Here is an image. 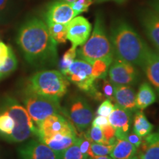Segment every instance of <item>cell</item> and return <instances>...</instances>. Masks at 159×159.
Segmentation results:
<instances>
[{
	"label": "cell",
	"instance_id": "cell-18",
	"mask_svg": "<svg viewBox=\"0 0 159 159\" xmlns=\"http://www.w3.org/2000/svg\"><path fill=\"white\" fill-rule=\"evenodd\" d=\"M136 152L139 159H159V134H150L143 137Z\"/></svg>",
	"mask_w": 159,
	"mask_h": 159
},
{
	"label": "cell",
	"instance_id": "cell-23",
	"mask_svg": "<svg viewBox=\"0 0 159 159\" xmlns=\"http://www.w3.org/2000/svg\"><path fill=\"white\" fill-rule=\"evenodd\" d=\"M15 128V121L11 115L2 108L0 112V136L8 140Z\"/></svg>",
	"mask_w": 159,
	"mask_h": 159
},
{
	"label": "cell",
	"instance_id": "cell-2",
	"mask_svg": "<svg viewBox=\"0 0 159 159\" xmlns=\"http://www.w3.org/2000/svg\"><path fill=\"white\" fill-rule=\"evenodd\" d=\"M110 41L114 57L134 66H142L150 49L139 33L122 19L111 25Z\"/></svg>",
	"mask_w": 159,
	"mask_h": 159
},
{
	"label": "cell",
	"instance_id": "cell-44",
	"mask_svg": "<svg viewBox=\"0 0 159 159\" xmlns=\"http://www.w3.org/2000/svg\"><path fill=\"white\" fill-rule=\"evenodd\" d=\"M128 159H139V157H138V156H134L131 157V158H128Z\"/></svg>",
	"mask_w": 159,
	"mask_h": 159
},
{
	"label": "cell",
	"instance_id": "cell-45",
	"mask_svg": "<svg viewBox=\"0 0 159 159\" xmlns=\"http://www.w3.org/2000/svg\"><path fill=\"white\" fill-rule=\"evenodd\" d=\"M0 158H1V154H0Z\"/></svg>",
	"mask_w": 159,
	"mask_h": 159
},
{
	"label": "cell",
	"instance_id": "cell-1",
	"mask_svg": "<svg viewBox=\"0 0 159 159\" xmlns=\"http://www.w3.org/2000/svg\"><path fill=\"white\" fill-rule=\"evenodd\" d=\"M17 43L25 59L32 65L43 66L56 62L57 43L42 20L33 18L25 23L19 31Z\"/></svg>",
	"mask_w": 159,
	"mask_h": 159
},
{
	"label": "cell",
	"instance_id": "cell-27",
	"mask_svg": "<svg viewBox=\"0 0 159 159\" xmlns=\"http://www.w3.org/2000/svg\"><path fill=\"white\" fill-rule=\"evenodd\" d=\"M89 156L83 153L79 146V136L71 146L62 152V159H88Z\"/></svg>",
	"mask_w": 159,
	"mask_h": 159
},
{
	"label": "cell",
	"instance_id": "cell-22",
	"mask_svg": "<svg viewBox=\"0 0 159 159\" xmlns=\"http://www.w3.org/2000/svg\"><path fill=\"white\" fill-rule=\"evenodd\" d=\"M153 129V125L149 122L148 118L142 111H138L134 120V132L141 137L148 136Z\"/></svg>",
	"mask_w": 159,
	"mask_h": 159
},
{
	"label": "cell",
	"instance_id": "cell-24",
	"mask_svg": "<svg viewBox=\"0 0 159 159\" xmlns=\"http://www.w3.org/2000/svg\"><path fill=\"white\" fill-rule=\"evenodd\" d=\"M49 34L57 43H65L67 40V24H48Z\"/></svg>",
	"mask_w": 159,
	"mask_h": 159
},
{
	"label": "cell",
	"instance_id": "cell-13",
	"mask_svg": "<svg viewBox=\"0 0 159 159\" xmlns=\"http://www.w3.org/2000/svg\"><path fill=\"white\" fill-rule=\"evenodd\" d=\"M77 14L71 4L56 1L49 7L46 14V20L47 25L53 23L66 25Z\"/></svg>",
	"mask_w": 159,
	"mask_h": 159
},
{
	"label": "cell",
	"instance_id": "cell-42",
	"mask_svg": "<svg viewBox=\"0 0 159 159\" xmlns=\"http://www.w3.org/2000/svg\"><path fill=\"white\" fill-rule=\"evenodd\" d=\"M97 1L98 2H108V1H114L117 3L121 4L124 2L126 1V0H97Z\"/></svg>",
	"mask_w": 159,
	"mask_h": 159
},
{
	"label": "cell",
	"instance_id": "cell-12",
	"mask_svg": "<svg viewBox=\"0 0 159 159\" xmlns=\"http://www.w3.org/2000/svg\"><path fill=\"white\" fill-rule=\"evenodd\" d=\"M91 32V23L83 16H75L67 24V39L72 46H82L89 39Z\"/></svg>",
	"mask_w": 159,
	"mask_h": 159
},
{
	"label": "cell",
	"instance_id": "cell-4",
	"mask_svg": "<svg viewBox=\"0 0 159 159\" xmlns=\"http://www.w3.org/2000/svg\"><path fill=\"white\" fill-rule=\"evenodd\" d=\"M69 86V80L61 71L43 70L30 78L27 89L41 96L59 100L66 94Z\"/></svg>",
	"mask_w": 159,
	"mask_h": 159
},
{
	"label": "cell",
	"instance_id": "cell-10",
	"mask_svg": "<svg viewBox=\"0 0 159 159\" xmlns=\"http://www.w3.org/2000/svg\"><path fill=\"white\" fill-rule=\"evenodd\" d=\"M138 70L132 63L114 57L108 69L110 81L114 85H134L138 80Z\"/></svg>",
	"mask_w": 159,
	"mask_h": 159
},
{
	"label": "cell",
	"instance_id": "cell-6",
	"mask_svg": "<svg viewBox=\"0 0 159 159\" xmlns=\"http://www.w3.org/2000/svg\"><path fill=\"white\" fill-rule=\"evenodd\" d=\"M23 102L26 110L36 127L50 115L62 113L58 99L41 96L27 89L25 91Z\"/></svg>",
	"mask_w": 159,
	"mask_h": 159
},
{
	"label": "cell",
	"instance_id": "cell-16",
	"mask_svg": "<svg viewBox=\"0 0 159 159\" xmlns=\"http://www.w3.org/2000/svg\"><path fill=\"white\" fill-rule=\"evenodd\" d=\"M136 93L130 85H114V99L119 106L130 112L136 111Z\"/></svg>",
	"mask_w": 159,
	"mask_h": 159
},
{
	"label": "cell",
	"instance_id": "cell-17",
	"mask_svg": "<svg viewBox=\"0 0 159 159\" xmlns=\"http://www.w3.org/2000/svg\"><path fill=\"white\" fill-rule=\"evenodd\" d=\"M142 67L159 96V49L158 52L150 49Z\"/></svg>",
	"mask_w": 159,
	"mask_h": 159
},
{
	"label": "cell",
	"instance_id": "cell-39",
	"mask_svg": "<svg viewBox=\"0 0 159 159\" xmlns=\"http://www.w3.org/2000/svg\"><path fill=\"white\" fill-rule=\"evenodd\" d=\"M150 5L151 9L159 16V0H151Z\"/></svg>",
	"mask_w": 159,
	"mask_h": 159
},
{
	"label": "cell",
	"instance_id": "cell-3",
	"mask_svg": "<svg viewBox=\"0 0 159 159\" xmlns=\"http://www.w3.org/2000/svg\"><path fill=\"white\" fill-rule=\"evenodd\" d=\"M77 55L80 59L90 63L96 60H104L112 63L114 52L101 15L97 16L92 34L77 51Z\"/></svg>",
	"mask_w": 159,
	"mask_h": 159
},
{
	"label": "cell",
	"instance_id": "cell-9",
	"mask_svg": "<svg viewBox=\"0 0 159 159\" xmlns=\"http://www.w3.org/2000/svg\"><path fill=\"white\" fill-rule=\"evenodd\" d=\"M36 128V135L41 142L56 134L77 133L72 124L61 114H55L47 117Z\"/></svg>",
	"mask_w": 159,
	"mask_h": 159
},
{
	"label": "cell",
	"instance_id": "cell-32",
	"mask_svg": "<svg viewBox=\"0 0 159 159\" xmlns=\"http://www.w3.org/2000/svg\"><path fill=\"white\" fill-rule=\"evenodd\" d=\"M114 108V104H113L112 101L109 99H105L103 102L99 105L97 111V114L100 116L108 117L111 113Z\"/></svg>",
	"mask_w": 159,
	"mask_h": 159
},
{
	"label": "cell",
	"instance_id": "cell-46",
	"mask_svg": "<svg viewBox=\"0 0 159 159\" xmlns=\"http://www.w3.org/2000/svg\"><path fill=\"white\" fill-rule=\"evenodd\" d=\"M158 134H159V130H158Z\"/></svg>",
	"mask_w": 159,
	"mask_h": 159
},
{
	"label": "cell",
	"instance_id": "cell-28",
	"mask_svg": "<svg viewBox=\"0 0 159 159\" xmlns=\"http://www.w3.org/2000/svg\"><path fill=\"white\" fill-rule=\"evenodd\" d=\"M77 57V47L71 46L64 53L63 57H61V61L59 63V67L61 69V72L63 73L69 68V66L74 62V61Z\"/></svg>",
	"mask_w": 159,
	"mask_h": 159
},
{
	"label": "cell",
	"instance_id": "cell-34",
	"mask_svg": "<svg viewBox=\"0 0 159 159\" xmlns=\"http://www.w3.org/2000/svg\"><path fill=\"white\" fill-rule=\"evenodd\" d=\"M102 130L103 136L106 141L107 144H114V142H116V137H115V133L116 130L113 126L111 125H107V126L103 127L101 128Z\"/></svg>",
	"mask_w": 159,
	"mask_h": 159
},
{
	"label": "cell",
	"instance_id": "cell-36",
	"mask_svg": "<svg viewBox=\"0 0 159 159\" xmlns=\"http://www.w3.org/2000/svg\"><path fill=\"white\" fill-rule=\"evenodd\" d=\"M126 139L129 142H130L131 144H134L136 148H139V146H140L141 144H142V140H143L142 137L139 136L138 134H135L134 132L130 133V134H129L128 133V134L126 136Z\"/></svg>",
	"mask_w": 159,
	"mask_h": 159
},
{
	"label": "cell",
	"instance_id": "cell-15",
	"mask_svg": "<svg viewBox=\"0 0 159 159\" xmlns=\"http://www.w3.org/2000/svg\"><path fill=\"white\" fill-rule=\"evenodd\" d=\"M140 20L149 39L159 49V16L152 9L144 10Z\"/></svg>",
	"mask_w": 159,
	"mask_h": 159
},
{
	"label": "cell",
	"instance_id": "cell-33",
	"mask_svg": "<svg viewBox=\"0 0 159 159\" xmlns=\"http://www.w3.org/2000/svg\"><path fill=\"white\" fill-rule=\"evenodd\" d=\"M102 94L103 96L111 99V101L114 100V85L108 80V79H103V83L102 85Z\"/></svg>",
	"mask_w": 159,
	"mask_h": 159
},
{
	"label": "cell",
	"instance_id": "cell-31",
	"mask_svg": "<svg viewBox=\"0 0 159 159\" xmlns=\"http://www.w3.org/2000/svg\"><path fill=\"white\" fill-rule=\"evenodd\" d=\"M96 1L97 0H76L71 3V5L77 16L83 12H86L89 7Z\"/></svg>",
	"mask_w": 159,
	"mask_h": 159
},
{
	"label": "cell",
	"instance_id": "cell-19",
	"mask_svg": "<svg viewBox=\"0 0 159 159\" xmlns=\"http://www.w3.org/2000/svg\"><path fill=\"white\" fill-rule=\"evenodd\" d=\"M78 136L77 133L73 134H59L45 139L43 141L44 143L53 150L62 153L63 151L71 146L76 142Z\"/></svg>",
	"mask_w": 159,
	"mask_h": 159
},
{
	"label": "cell",
	"instance_id": "cell-43",
	"mask_svg": "<svg viewBox=\"0 0 159 159\" xmlns=\"http://www.w3.org/2000/svg\"><path fill=\"white\" fill-rule=\"evenodd\" d=\"M57 1H61V2H64L71 4L74 2L75 1H76V0H57Z\"/></svg>",
	"mask_w": 159,
	"mask_h": 159
},
{
	"label": "cell",
	"instance_id": "cell-21",
	"mask_svg": "<svg viewBox=\"0 0 159 159\" xmlns=\"http://www.w3.org/2000/svg\"><path fill=\"white\" fill-rule=\"evenodd\" d=\"M137 148L126 139H116L110 156L113 159H128L134 156Z\"/></svg>",
	"mask_w": 159,
	"mask_h": 159
},
{
	"label": "cell",
	"instance_id": "cell-26",
	"mask_svg": "<svg viewBox=\"0 0 159 159\" xmlns=\"http://www.w3.org/2000/svg\"><path fill=\"white\" fill-rule=\"evenodd\" d=\"M111 63L104 60H96L91 63L92 76L94 79H105L108 72V69Z\"/></svg>",
	"mask_w": 159,
	"mask_h": 159
},
{
	"label": "cell",
	"instance_id": "cell-11",
	"mask_svg": "<svg viewBox=\"0 0 159 159\" xmlns=\"http://www.w3.org/2000/svg\"><path fill=\"white\" fill-rule=\"evenodd\" d=\"M21 159H62V153L53 150L41 141L32 140L19 149Z\"/></svg>",
	"mask_w": 159,
	"mask_h": 159
},
{
	"label": "cell",
	"instance_id": "cell-35",
	"mask_svg": "<svg viewBox=\"0 0 159 159\" xmlns=\"http://www.w3.org/2000/svg\"><path fill=\"white\" fill-rule=\"evenodd\" d=\"M91 141L89 139L85 134H83L81 136H79V146L80 151L89 156L90 152Z\"/></svg>",
	"mask_w": 159,
	"mask_h": 159
},
{
	"label": "cell",
	"instance_id": "cell-40",
	"mask_svg": "<svg viewBox=\"0 0 159 159\" xmlns=\"http://www.w3.org/2000/svg\"><path fill=\"white\" fill-rule=\"evenodd\" d=\"M9 0H0V12L5 11L8 5Z\"/></svg>",
	"mask_w": 159,
	"mask_h": 159
},
{
	"label": "cell",
	"instance_id": "cell-37",
	"mask_svg": "<svg viewBox=\"0 0 159 159\" xmlns=\"http://www.w3.org/2000/svg\"><path fill=\"white\" fill-rule=\"evenodd\" d=\"M108 125L110 124H109L108 117L100 116V115H97V116L95 117L92 121V125L99 127L100 128H103V127L107 126V125Z\"/></svg>",
	"mask_w": 159,
	"mask_h": 159
},
{
	"label": "cell",
	"instance_id": "cell-7",
	"mask_svg": "<svg viewBox=\"0 0 159 159\" xmlns=\"http://www.w3.org/2000/svg\"><path fill=\"white\" fill-rule=\"evenodd\" d=\"M91 70V63L81 59H75L63 75L81 91L90 94L95 99L100 100L103 94L97 91L95 85L97 80L93 77Z\"/></svg>",
	"mask_w": 159,
	"mask_h": 159
},
{
	"label": "cell",
	"instance_id": "cell-29",
	"mask_svg": "<svg viewBox=\"0 0 159 159\" xmlns=\"http://www.w3.org/2000/svg\"><path fill=\"white\" fill-rule=\"evenodd\" d=\"M113 148L114 144H105L92 142L89 157L92 156H107L111 153Z\"/></svg>",
	"mask_w": 159,
	"mask_h": 159
},
{
	"label": "cell",
	"instance_id": "cell-41",
	"mask_svg": "<svg viewBox=\"0 0 159 159\" xmlns=\"http://www.w3.org/2000/svg\"><path fill=\"white\" fill-rule=\"evenodd\" d=\"M88 159H113L111 156H92L89 157Z\"/></svg>",
	"mask_w": 159,
	"mask_h": 159
},
{
	"label": "cell",
	"instance_id": "cell-25",
	"mask_svg": "<svg viewBox=\"0 0 159 159\" xmlns=\"http://www.w3.org/2000/svg\"><path fill=\"white\" fill-rule=\"evenodd\" d=\"M17 59L11 47H9V52L7 57H6L5 63L0 66V79L11 74L17 68Z\"/></svg>",
	"mask_w": 159,
	"mask_h": 159
},
{
	"label": "cell",
	"instance_id": "cell-38",
	"mask_svg": "<svg viewBox=\"0 0 159 159\" xmlns=\"http://www.w3.org/2000/svg\"><path fill=\"white\" fill-rule=\"evenodd\" d=\"M9 47L5 43L0 41V66L5 63L6 57H7L9 52Z\"/></svg>",
	"mask_w": 159,
	"mask_h": 159
},
{
	"label": "cell",
	"instance_id": "cell-8",
	"mask_svg": "<svg viewBox=\"0 0 159 159\" xmlns=\"http://www.w3.org/2000/svg\"><path fill=\"white\" fill-rule=\"evenodd\" d=\"M62 113L66 115L69 121L77 130L83 132L93 120L92 108L82 97L75 96L69 99Z\"/></svg>",
	"mask_w": 159,
	"mask_h": 159
},
{
	"label": "cell",
	"instance_id": "cell-14",
	"mask_svg": "<svg viewBox=\"0 0 159 159\" xmlns=\"http://www.w3.org/2000/svg\"><path fill=\"white\" fill-rule=\"evenodd\" d=\"M109 124L116 130V139H126L130 130L131 123V112L121 108L117 104L114 105V108L108 116Z\"/></svg>",
	"mask_w": 159,
	"mask_h": 159
},
{
	"label": "cell",
	"instance_id": "cell-20",
	"mask_svg": "<svg viewBox=\"0 0 159 159\" xmlns=\"http://www.w3.org/2000/svg\"><path fill=\"white\" fill-rule=\"evenodd\" d=\"M157 97L152 86L148 83H143L136 95L137 109L143 111L156 101Z\"/></svg>",
	"mask_w": 159,
	"mask_h": 159
},
{
	"label": "cell",
	"instance_id": "cell-30",
	"mask_svg": "<svg viewBox=\"0 0 159 159\" xmlns=\"http://www.w3.org/2000/svg\"><path fill=\"white\" fill-rule=\"evenodd\" d=\"M85 135H86L87 137L90 139L91 142L107 144L106 141H105L104 136H103L102 129L99 128V127L92 125L88 132L85 134Z\"/></svg>",
	"mask_w": 159,
	"mask_h": 159
},
{
	"label": "cell",
	"instance_id": "cell-5",
	"mask_svg": "<svg viewBox=\"0 0 159 159\" xmlns=\"http://www.w3.org/2000/svg\"><path fill=\"white\" fill-rule=\"evenodd\" d=\"M3 109L7 111L15 121V128L9 137V142H23L32 135H36L37 128L28 112L19 102L13 99L6 101Z\"/></svg>",
	"mask_w": 159,
	"mask_h": 159
}]
</instances>
